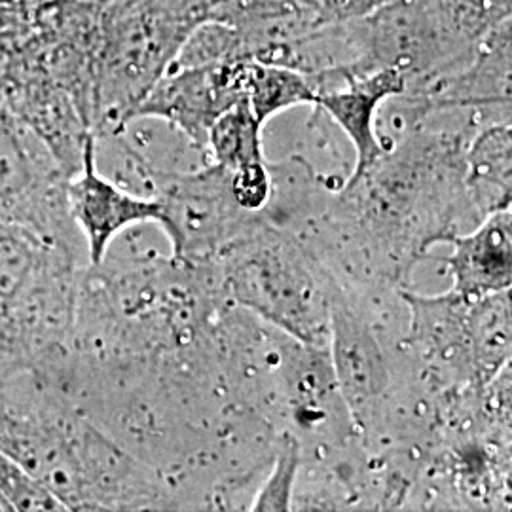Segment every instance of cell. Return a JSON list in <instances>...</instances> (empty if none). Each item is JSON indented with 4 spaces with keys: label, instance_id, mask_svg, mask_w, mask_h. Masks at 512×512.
<instances>
[{
    "label": "cell",
    "instance_id": "obj_1",
    "mask_svg": "<svg viewBox=\"0 0 512 512\" xmlns=\"http://www.w3.org/2000/svg\"><path fill=\"white\" fill-rule=\"evenodd\" d=\"M0 450L67 511L171 505L152 467L93 423L65 391L29 372L0 376Z\"/></svg>",
    "mask_w": 512,
    "mask_h": 512
},
{
    "label": "cell",
    "instance_id": "obj_12",
    "mask_svg": "<svg viewBox=\"0 0 512 512\" xmlns=\"http://www.w3.org/2000/svg\"><path fill=\"white\" fill-rule=\"evenodd\" d=\"M511 122L476 131L465 150V190L488 215L511 207Z\"/></svg>",
    "mask_w": 512,
    "mask_h": 512
},
{
    "label": "cell",
    "instance_id": "obj_7",
    "mask_svg": "<svg viewBox=\"0 0 512 512\" xmlns=\"http://www.w3.org/2000/svg\"><path fill=\"white\" fill-rule=\"evenodd\" d=\"M239 101H245L239 61L171 67L139 103L131 124L139 120H162L186 137L192 147L205 150L215 120Z\"/></svg>",
    "mask_w": 512,
    "mask_h": 512
},
{
    "label": "cell",
    "instance_id": "obj_19",
    "mask_svg": "<svg viewBox=\"0 0 512 512\" xmlns=\"http://www.w3.org/2000/svg\"><path fill=\"white\" fill-rule=\"evenodd\" d=\"M459 8L471 12L476 18L486 21L488 25H499L505 19H511L512 0H450Z\"/></svg>",
    "mask_w": 512,
    "mask_h": 512
},
{
    "label": "cell",
    "instance_id": "obj_18",
    "mask_svg": "<svg viewBox=\"0 0 512 512\" xmlns=\"http://www.w3.org/2000/svg\"><path fill=\"white\" fill-rule=\"evenodd\" d=\"M393 2L397 0H315V18L319 25L361 21Z\"/></svg>",
    "mask_w": 512,
    "mask_h": 512
},
{
    "label": "cell",
    "instance_id": "obj_4",
    "mask_svg": "<svg viewBox=\"0 0 512 512\" xmlns=\"http://www.w3.org/2000/svg\"><path fill=\"white\" fill-rule=\"evenodd\" d=\"M410 310L404 344L425 372L452 389L484 387L511 361V291L465 298L456 291H403Z\"/></svg>",
    "mask_w": 512,
    "mask_h": 512
},
{
    "label": "cell",
    "instance_id": "obj_3",
    "mask_svg": "<svg viewBox=\"0 0 512 512\" xmlns=\"http://www.w3.org/2000/svg\"><path fill=\"white\" fill-rule=\"evenodd\" d=\"M196 31L165 0H122L103 10L92 129L97 141L126 133L131 116Z\"/></svg>",
    "mask_w": 512,
    "mask_h": 512
},
{
    "label": "cell",
    "instance_id": "obj_11",
    "mask_svg": "<svg viewBox=\"0 0 512 512\" xmlns=\"http://www.w3.org/2000/svg\"><path fill=\"white\" fill-rule=\"evenodd\" d=\"M448 241L452 243V255L444 262L454 279L452 291L465 298L511 291V207L490 213L473 232L452 236Z\"/></svg>",
    "mask_w": 512,
    "mask_h": 512
},
{
    "label": "cell",
    "instance_id": "obj_15",
    "mask_svg": "<svg viewBox=\"0 0 512 512\" xmlns=\"http://www.w3.org/2000/svg\"><path fill=\"white\" fill-rule=\"evenodd\" d=\"M0 494L18 512L67 511L27 469L0 450Z\"/></svg>",
    "mask_w": 512,
    "mask_h": 512
},
{
    "label": "cell",
    "instance_id": "obj_22",
    "mask_svg": "<svg viewBox=\"0 0 512 512\" xmlns=\"http://www.w3.org/2000/svg\"><path fill=\"white\" fill-rule=\"evenodd\" d=\"M14 509H12V505L6 501V497L4 495L0 494V512H12Z\"/></svg>",
    "mask_w": 512,
    "mask_h": 512
},
{
    "label": "cell",
    "instance_id": "obj_23",
    "mask_svg": "<svg viewBox=\"0 0 512 512\" xmlns=\"http://www.w3.org/2000/svg\"><path fill=\"white\" fill-rule=\"evenodd\" d=\"M2 114H6V110H4V101H2V92H0V116Z\"/></svg>",
    "mask_w": 512,
    "mask_h": 512
},
{
    "label": "cell",
    "instance_id": "obj_16",
    "mask_svg": "<svg viewBox=\"0 0 512 512\" xmlns=\"http://www.w3.org/2000/svg\"><path fill=\"white\" fill-rule=\"evenodd\" d=\"M300 444L287 437L275 459L274 471L253 501V511H291L293 488L300 469Z\"/></svg>",
    "mask_w": 512,
    "mask_h": 512
},
{
    "label": "cell",
    "instance_id": "obj_6",
    "mask_svg": "<svg viewBox=\"0 0 512 512\" xmlns=\"http://www.w3.org/2000/svg\"><path fill=\"white\" fill-rule=\"evenodd\" d=\"M67 184V173L37 135L8 112L2 114L0 222L44 241L80 249L84 239L69 211Z\"/></svg>",
    "mask_w": 512,
    "mask_h": 512
},
{
    "label": "cell",
    "instance_id": "obj_2",
    "mask_svg": "<svg viewBox=\"0 0 512 512\" xmlns=\"http://www.w3.org/2000/svg\"><path fill=\"white\" fill-rule=\"evenodd\" d=\"M232 298L289 334L325 348L334 283L293 236L253 222L219 251Z\"/></svg>",
    "mask_w": 512,
    "mask_h": 512
},
{
    "label": "cell",
    "instance_id": "obj_5",
    "mask_svg": "<svg viewBox=\"0 0 512 512\" xmlns=\"http://www.w3.org/2000/svg\"><path fill=\"white\" fill-rule=\"evenodd\" d=\"M494 29L450 0H397L359 21L366 71L395 69L406 88L469 63Z\"/></svg>",
    "mask_w": 512,
    "mask_h": 512
},
{
    "label": "cell",
    "instance_id": "obj_8",
    "mask_svg": "<svg viewBox=\"0 0 512 512\" xmlns=\"http://www.w3.org/2000/svg\"><path fill=\"white\" fill-rule=\"evenodd\" d=\"M67 200L90 266L101 264L110 245L129 228L150 222L162 226L165 220L160 200L133 194L99 171L97 141L86 150L82 169L69 179Z\"/></svg>",
    "mask_w": 512,
    "mask_h": 512
},
{
    "label": "cell",
    "instance_id": "obj_20",
    "mask_svg": "<svg viewBox=\"0 0 512 512\" xmlns=\"http://www.w3.org/2000/svg\"><path fill=\"white\" fill-rule=\"evenodd\" d=\"M25 14L19 10L18 6H12V4H2L0 2V31L14 25L16 21L23 18Z\"/></svg>",
    "mask_w": 512,
    "mask_h": 512
},
{
    "label": "cell",
    "instance_id": "obj_10",
    "mask_svg": "<svg viewBox=\"0 0 512 512\" xmlns=\"http://www.w3.org/2000/svg\"><path fill=\"white\" fill-rule=\"evenodd\" d=\"M406 78L395 69L348 76L340 86L317 93L313 107L325 112L355 148V165L346 183H355L382 160L384 147L376 122L389 99L403 95Z\"/></svg>",
    "mask_w": 512,
    "mask_h": 512
},
{
    "label": "cell",
    "instance_id": "obj_9",
    "mask_svg": "<svg viewBox=\"0 0 512 512\" xmlns=\"http://www.w3.org/2000/svg\"><path fill=\"white\" fill-rule=\"evenodd\" d=\"M334 382L361 427L376 420L389 387L384 349L368 323L336 293L330 306V340Z\"/></svg>",
    "mask_w": 512,
    "mask_h": 512
},
{
    "label": "cell",
    "instance_id": "obj_17",
    "mask_svg": "<svg viewBox=\"0 0 512 512\" xmlns=\"http://www.w3.org/2000/svg\"><path fill=\"white\" fill-rule=\"evenodd\" d=\"M232 196L243 211L258 213L264 209L274 192L272 171L268 164L251 165L230 173Z\"/></svg>",
    "mask_w": 512,
    "mask_h": 512
},
{
    "label": "cell",
    "instance_id": "obj_13",
    "mask_svg": "<svg viewBox=\"0 0 512 512\" xmlns=\"http://www.w3.org/2000/svg\"><path fill=\"white\" fill-rule=\"evenodd\" d=\"M239 76L243 99L262 124L279 112L302 105L313 107L317 97L310 78L289 67L247 59L239 61Z\"/></svg>",
    "mask_w": 512,
    "mask_h": 512
},
{
    "label": "cell",
    "instance_id": "obj_21",
    "mask_svg": "<svg viewBox=\"0 0 512 512\" xmlns=\"http://www.w3.org/2000/svg\"><path fill=\"white\" fill-rule=\"evenodd\" d=\"M2 4H12V6H18L19 10L23 12V14H27L31 8H35L37 4L40 2H44V0H0Z\"/></svg>",
    "mask_w": 512,
    "mask_h": 512
},
{
    "label": "cell",
    "instance_id": "obj_14",
    "mask_svg": "<svg viewBox=\"0 0 512 512\" xmlns=\"http://www.w3.org/2000/svg\"><path fill=\"white\" fill-rule=\"evenodd\" d=\"M264 124L245 101L222 112L209 129L205 150L211 164L234 173L251 165L266 164L262 145Z\"/></svg>",
    "mask_w": 512,
    "mask_h": 512
}]
</instances>
